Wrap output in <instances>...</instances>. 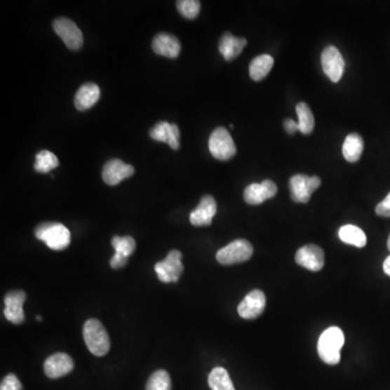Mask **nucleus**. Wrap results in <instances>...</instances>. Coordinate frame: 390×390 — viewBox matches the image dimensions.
Here are the masks:
<instances>
[{
  "label": "nucleus",
  "mask_w": 390,
  "mask_h": 390,
  "mask_svg": "<svg viewBox=\"0 0 390 390\" xmlns=\"http://www.w3.org/2000/svg\"><path fill=\"white\" fill-rule=\"evenodd\" d=\"M58 166H59V160L51 151L43 150L36 154L35 164H34L36 172L47 174Z\"/></svg>",
  "instance_id": "obj_26"
},
{
  "label": "nucleus",
  "mask_w": 390,
  "mask_h": 390,
  "mask_svg": "<svg viewBox=\"0 0 390 390\" xmlns=\"http://www.w3.org/2000/svg\"><path fill=\"white\" fill-rule=\"evenodd\" d=\"M147 390H172L170 376L165 370H157L147 383Z\"/></svg>",
  "instance_id": "obj_27"
},
{
  "label": "nucleus",
  "mask_w": 390,
  "mask_h": 390,
  "mask_svg": "<svg viewBox=\"0 0 390 390\" xmlns=\"http://www.w3.org/2000/svg\"><path fill=\"white\" fill-rule=\"evenodd\" d=\"M383 269L384 272H385L387 276H390V256H388V257L386 258L385 262H384Z\"/></svg>",
  "instance_id": "obj_34"
},
{
  "label": "nucleus",
  "mask_w": 390,
  "mask_h": 390,
  "mask_svg": "<svg viewBox=\"0 0 390 390\" xmlns=\"http://www.w3.org/2000/svg\"><path fill=\"white\" fill-rule=\"evenodd\" d=\"M37 318V321H41V316H36Z\"/></svg>",
  "instance_id": "obj_36"
},
{
  "label": "nucleus",
  "mask_w": 390,
  "mask_h": 390,
  "mask_svg": "<svg viewBox=\"0 0 390 390\" xmlns=\"http://www.w3.org/2000/svg\"><path fill=\"white\" fill-rule=\"evenodd\" d=\"M35 236L53 250H65L71 243L69 229L60 222H43L35 229Z\"/></svg>",
  "instance_id": "obj_2"
},
{
  "label": "nucleus",
  "mask_w": 390,
  "mask_h": 390,
  "mask_svg": "<svg viewBox=\"0 0 390 390\" xmlns=\"http://www.w3.org/2000/svg\"><path fill=\"white\" fill-rule=\"evenodd\" d=\"M182 254L177 250H170L166 260L155 264V272L161 281L164 283L178 282L181 274L184 272V264L181 262Z\"/></svg>",
  "instance_id": "obj_7"
},
{
  "label": "nucleus",
  "mask_w": 390,
  "mask_h": 390,
  "mask_svg": "<svg viewBox=\"0 0 390 390\" xmlns=\"http://www.w3.org/2000/svg\"><path fill=\"white\" fill-rule=\"evenodd\" d=\"M266 304V296L264 292L260 290H252L238 304V314L243 319H256L264 311Z\"/></svg>",
  "instance_id": "obj_10"
},
{
  "label": "nucleus",
  "mask_w": 390,
  "mask_h": 390,
  "mask_svg": "<svg viewBox=\"0 0 390 390\" xmlns=\"http://www.w3.org/2000/svg\"><path fill=\"white\" fill-rule=\"evenodd\" d=\"M153 51L156 55L175 59L180 53L181 46L178 39L170 34L161 33L155 36L152 43Z\"/></svg>",
  "instance_id": "obj_18"
},
{
  "label": "nucleus",
  "mask_w": 390,
  "mask_h": 390,
  "mask_svg": "<svg viewBox=\"0 0 390 390\" xmlns=\"http://www.w3.org/2000/svg\"><path fill=\"white\" fill-rule=\"evenodd\" d=\"M375 212L379 216L390 217V192L381 203L377 204Z\"/></svg>",
  "instance_id": "obj_31"
},
{
  "label": "nucleus",
  "mask_w": 390,
  "mask_h": 390,
  "mask_svg": "<svg viewBox=\"0 0 390 390\" xmlns=\"http://www.w3.org/2000/svg\"><path fill=\"white\" fill-rule=\"evenodd\" d=\"M150 137L153 140L166 142L174 150L180 148V143H179L180 130L177 125L169 124L167 121H160L151 129Z\"/></svg>",
  "instance_id": "obj_17"
},
{
  "label": "nucleus",
  "mask_w": 390,
  "mask_h": 390,
  "mask_svg": "<svg viewBox=\"0 0 390 390\" xmlns=\"http://www.w3.org/2000/svg\"><path fill=\"white\" fill-rule=\"evenodd\" d=\"M296 262L310 271H320L324 267L325 256L323 250L314 244L302 246L296 253Z\"/></svg>",
  "instance_id": "obj_11"
},
{
  "label": "nucleus",
  "mask_w": 390,
  "mask_h": 390,
  "mask_svg": "<svg viewBox=\"0 0 390 390\" xmlns=\"http://www.w3.org/2000/svg\"><path fill=\"white\" fill-rule=\"evenodd\" d=\"M363 152V139L358 133H349L343 143V155L346 161L356 163Z\"/></svg>",
  "instance_id": "obj_21"
},
{
  "label": "nucleus",
  "mask_w": 390,
  "mask_h": 390,
  "mask_svg": "<svg viewBox=\"0 0 390 390\" xmlns=\"http://www.w3.org/2000/svg\"><path fill=\"white\" fill-rule=\"evenodd\" d=\"M135 174V168L119 159L109 161L103 166L102 178L109 186H116L121 181L129 178Z\"/></svg>",
  "instance_id": "obj_14"
},
{
  "label": "nucleus",
  "mask_w": 390,
  "mask_h": 390,
  "mask_svg": "<svg viewBox=\"0 0 390 390\" xmlns=\"http://www.w3.org/2000/svg\"><path fill=\"white\" fill-rule=\"evenodd\" d=\"M320 184H321V179L318 176L295 175L290 180V198L296 203L309 202L312 193L319 188Z\"/></svg>",
  "instance_id": "obj_6"
},
{
  "label": "nucleus",
  "mask_w": 390,
  "mask_h": 390,
  "mask_svg": "<svg viewBox=\"0 0 390 390\" xmlns=\"http://www.w3.org/2000/svg\"><path fill=\"white\" fill-rule=\"evenodd\" d=\"M248 41L246 39H238L231 33H224L219 41V53L226 61H232L241 55Z\"/></svg>",
  "instance_id": "obj_19"
},
{
  "label": "nucleus",
  "mask_w": 390,
  "mask_h": 390,
  "mask_svg": "<svg viewBox=\"0 0 390 390\" xmlns=\"http://www.w3.org/2000/svg\"><path fill=\"white\" fill-rule=\"evenodd\" d=\"M83 339L89 351L97 357H102L109 352V334L99 320L89 319L83 325Z\"/></svg>",
  "instance_id": "obj_3"
},
{
  "label": "nucleus",
  "mask_w": 390,
  "mask_h": 390,
  "mask_svg": "<svg viewBox=\"0 0 390 390\" xmlns=\"http://www.w3.org/2000/svg\"><path fill=\"white\" fill-rule=\"evenodd\" d=\"M321 65L326 76L333 83H338L345 72V60L337 48L328 46L321 55Z\"/></svg>",
  "instance_id": "obj_9"
},
{
  "label": "nucleus",
  "mask_w": 390,
  "mask_h": 390,
  "mask_svg": "<svg viewBox=\"0 0 390 390\" xmlns=\"http://www.w3.org/2000/svg\"><path fill=\"white\" fill-rule=\"evenodd\" d=\"M253 252L254 248L248 241L238 238L218 250L216 255L217 262L224 266L248 262L252 257Z\"/></svg>",
  "instance_id": "obj_4"
},
{
  "label": "nucleus",
  "mask_w": 390,
  "mask_h": 390,
  "mask_svg": "<svg viewBox=\"0 0 390 390\" xmlns=\"http://www.w3.org/2000/svg\"><path fill=\"white\" fill-rule=\"evenodd\" d=\"M345 344L343 331L337 326H331L322 333L318 342V354L324 363L336 365L340 361V349Z\"/></svg>",
  "instance_id": "obj_1"
},
{
  "label": "nucleus",
  "mask_w": 390,
  "mask_h": 390,
  "mask_svg": "<svg viewBox=\"0 0 390 390\" xmlns=\"http://www.w3.org/2000/svg\"><path fill=\"white\" fill-rule=\"evenodd\" d=\"M100 88L95 83H83L75 95V107L79 111H86L100 99Z\"/></svg>",
  "instance_id": "obj_20"
},
{
  "label": "nucleus",
  "mask_w": 390,
  "mask_h": 390,
  "mask_svg": "<svg viewBox=\"0 0 390 390\" xmlns=\"http://www.w3.org/2000/svg\"><path fill=\"white\" fill-rule=\"evenodd\" d=\"M177 9L182 17L195 19L200 13L201 3L199 0H180L177 1Z\"/></svg>",
  "instance_id": "obj_29"
},
{
  "label": "nucleus",
  "mask_w": 390,
  "mask_h": 390,
  "mask_svg": "<svg viewBox=\"0 0 390 390\" xmlns=\"http://www.w3.org/2000/svg\"><path fill=\"white\" fill-rule=\"evenodd\" d=\"M387 246H388V250H390V236H389V238H388Z\"/></svg>",
  "instance_id": "obj_35"
},
{
  "label": "nucleus",
  "mask_w": 390,
  "mask_h": 390,
  "mask_svg": "<svg viewBox=\"0 0 390 390\" xmlns=\"http://www.w3.org/2000/svg\"><path fill=\"white\" fill-rule=\"evenodd\" d=\"M0 390H23L21 382L15 374H8L1 382Z\"/></svg>",
  "instance_id": "obj_30"
},
{
  "label": "nucleus",
  "mask_w": 390,
  "mask_h": 390,
  "mask_svg": "<svg viewBox=\"0 0 390 390\" xmlns=\"http://www.w3.org/2000/svg\"><path fill=\"white\" fill-rule=\"evenodd\" d=\"M43 370L49 379H60L74 370V361L67 354L58 352L46 360Z\"/></svg>",
  "instance_id": "obj_13"
},
{
  "label": "nucleus",
  "mask_w": 390,
  "mask_h": 390,
  "mask_svg": "<svg viewBox=\"0 0 390 390\" xmlns=\"http://www.w3.org/2000/svg\"><path fill=\"white\" fill-rule=\"evenodd\" d=\"M112 246L117 254L129 257L136 250V242L131 236H114L112 238Z\"/></svg>",
  "instance_id": "obj_28"
},
{
  "label": "nucleus",
  "mask_w": 390,
  "mask_h": 390,
  "mask_svg": "<svg viewBox=\"0 0 390 390\" xmlns=\"http://www.w3.org/2000/svg\"><path fill=\"white\" fill-rule=\"evenodd\" d=\"M25 300H27V294L23 290H11L8 292L5 297V310H4L8 321L17 325L23 323L25 320L23 310Z\"/></svg>",
  "instance_id": "obj_12"
},
{
  "label": "nucleus",
  "mask_w": 390,
  "mask_h": 390,
  "mask_svg": "<svg viewBox=\"0 0 390 390\" xmlns=\"http://www.w3.org/2000/svg\"><path fill=\"white\" fill-rule=\"evenodd\" d=\"M274 65V60L271 55H262L255 58L250 65V76L253 81H260L269 74L272 67Z\"/></svg>",
  "instance_id": "obj_22"
},
{
  "label": "nucleus",
  "mask_w": 390,
  "mask_h": 390,
  "mask_svg": "<svg viewBox=\"0 0 390 390\" xmlns=\"http://www.w3.org/2000/svg\"><path fill=\"white\" fill-rule=\"evenodd\" d=\"M300 131L304 135H310L314 128V117L307 103L300 102L296 107Z\"/></svg>",
  "instance_id": "obj_25"
},
{
  "label": "nucleus",
  "mask_w": 390,
  "mask_h": 390,
  "mask_svg": "<svg viewBox=\"0 0 390 390\" xmlns=\"http://www.w3.org/2000/svg\"><path fill=\"white\" fill-rule=\"evenodd\" d=\"M217 212V204L212 195H204L199 206L190 214V222L195 227L210 226Z\"/></svg>",
  "instance_id": "obj_16"
},
{
  "label": "nucleus",
  "mask_w": 390,
  "mask_h": 390,
  "mask_svg": "<svg viewBox=\"0 0 390 390\" xmlns=\"http://www.w3.org/2000/svg\"><path fill=\"white\" fill-rule=\"evenodd\" d=\"M278 187L271 180H264L262 184H252L244 191V200L250 205H260L264 201L274 198Z\"/></svg>",
  "instance_id": "obj_15"
},
{
  "label": "nucleus",
  "mask_w": 390,
  "mask_h": 390,
  "mask_svg": "<svg viewBox=\"0 0 390 390\" xmlns=\"http://www.w3.org/2000/svg\"><path fill=\"white\" fill-rule=\"evenodd\" d=\"M213 156L219 161H228L236 153L234 139L224 127H218L213 131L208 142Z\"/></svg>",
  "instance_id": "obj_5"
},
{
  "label": "nucleus",
  "mask_w": 390,
  "mask_h": 390,
  "mask_svg": "<svg viewBox=\"0 0 390 390\" xmlns=\"http://www.w3.org/2000/svg\"><path fill=\"white\" fill-rule=\"evenodd\" d=\"M208 384L212 390H236L227 370L215 368L208 376Z\"/></svg>",
  "instance_id": "obj_24"
},
{
  "label": "nucleus",
  "mask_w": 390,
  "mask_h": 390,
  "mask_svg": "<svg viewBox=\"0 0 390 390\" xmlns=\"http://www.w3.org/2000/svg\"><path fill=\"white\" fill-rule=\"evenodd\" d=\"M283 126L288 135H294L296 131L300 130V126H298L297 123L290 119H288L284 121Z\"/></svg>",
  "instance_id": "obj_33"
},
{
  "label": "nucleus",
  "mask_w": 390,
  "mask_h": 390,
  "mask_svg": "<svg viewBox=\"0 0 390 390\" xmlns=\"http://www.w3.org/2000/svg\"><path fill=\"white\" fill-rule=\"evenodd\" d=\"M55 34L71 51H79L83 43V36L76 24L67 18H59L53 22Z\"/></svg>",
  "instance_id": "obj_8"
},
{
  "label": "nucleus",
  "mask_w": 390,
  "mask_h": 390,
  "mask_svg": "<svg viewBox=\"0 0 390 390\" xmlns=\"http://www.w3.org/2000/svg\"><path fill=\"white\" fill-rule=\"evenodd\" d=\"M127 262H128V257L115 253L109 264H111V267H112L113 269H121V268H123V267L127 264Z\"/></svg>",
  "instance_id": "obj_32"
},
{
  "label": "nucleus",
  "mask_w": 390,
  "mask_h": 390,
  "mask_svg": "<svg viewBox=\"0 0 390 390\" xmlns=\"http://www.w3.org/2000/svg\"><path fill=\"white\" fill-rule=\"evenodd\" d=\"M338 236L340 240L346 244L356 246V248H364L367 246V236L359 227L354 224H346L338 231Z\"/></svg>",
  "instance_id": "obj_23"
}]
</instances>
